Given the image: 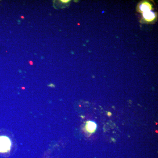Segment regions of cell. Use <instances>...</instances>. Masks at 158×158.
Segmentation results:
<instances>
[{"mask_svg": "<svg viewBox=\"0 0 158 158\" xmlns=\"http://www.w3.org/2000/svg\"><path fill=\"white\" fill-rule=\"evenodd\" d=\"M11 146V142L9 138L6 136H0V153L9 152Z\"/></svg>", "mask_w": 158, "mask_h": 158, "instance_id": "cell-1", "label": "cell"}, {"mask_svg": "<svg viewBox=\"0 0 158 158\" xmlns=\"http://www.w3.org/2000/svg\"><path fill=\"white\" fill-rule=\"evenodd\" d=\"M142 15L145 21L148 22L153 21L156 18V13L152 10L142 12Z\"/></svg>", "mask_w": 158, "mask_h": 158, "instance_id": "cell-2", "label": "cell"}, {"mask_svg": "<svg viewBox=\"0 0 158 158\" xmlns=\"http://www.w3.org/2000/svg\"><path fill=\"white\" fill-rule=\"evenodd\" d=\"M152 6L148 2H142L139 5V10L143 12L151 10Z\"/></svg>", "mask_w": 158, "mask_h": 158, "instance_id": "cell-3", "label": "cell"}, {"mask_svg": "<svg viewBox=\"0 0 158 158\" xmlns=\"http://www.w3.org/2000/svg\"><path fill=\"white\" fill-rule=\"evenodd\" d=\"M86 130L90 133H93L96 130L97 126L94 122L89 121L87 122L86 124Z\"/></svg>", "mask_w": 158, "mask_h": 158, "instance_id": "cell-4", "label": "cell"}]
</instances>
